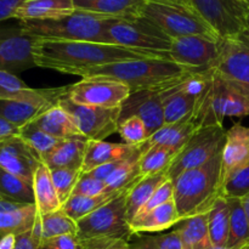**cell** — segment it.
Segmentation results:
<instances>
[{
	"label": "cell",
	"instance_id": "obj_11",
	"mask_svg": "<svg viewBox=\"0 0 249 249\" xmlns=\"http://www.w3.org/2000/svg\"><path fill=\"white\" fill-rule=\"evenodd\" d=\"M128 85L102 77L82 78L68 87L67 97L78 105L101 108H118L130 96Z\"/></svg>",
	"mask_w": 249,
	"mask_h": 249
},
{
	"label": "cell",
	"instance_id": "obj_8",
	"mask_svg": "<svg viewBox=\"0 0 249 249\" xmlns=\"http://www.w3.org/2000/svg\"><path fill=\"white\" fill-rule=\"evenodd\" d=\"M172 40L155 23L145 17L114 18L107 27L104 43L135 50L169 53Z\"/></svg>",
	"mask_w": 249,
	"mask_h": 249
},
{
	"label": "cell",
	"instance_id": "obj_21",
	"mask_svg": "<svg viewBox=\"0 0 249 249\" xmlns=\"http://www.w3.org/2000/svg\"><path fill=\"white\" fill-rule=\"evenodd\" d=\"M199 126L202 125L197 121L196 114L177 122V123L164 124L162 128L158 129L148 138V140L143 143L142 147L155 145L163 146V147L169 148L178 155L181 151V148L189 142V140L196 133Z\"/></svg>",
	"mask_w": 249,
	"mask_h": 249
},
{
	"label": "cell",
	"instance_id": "obj_10",
	"mask_svg": "<svg viewBox=\"0 0 249 249\" xmlns=\"http://www.w3.org/2000/svg\"><path fill=\"white\" fill-rule=\"evenodd\" d=\"M220 39L247 32L246 0H186Z\"/></svg>",
	"mask_w": 249,
	"mask_h": 249
},
{
	"label": "cell",
	"instance_id": "obj_24",
	"mask_svg": "<svg viewBox=\"0 0 249 249\" xmlns=\"http://www.w3.org/2000/svg\"><path fill=\"white\" fill-rule=\"evenodd\" d=\"M75 11L73 0H26L15 12L18 21H44L67 16Z\"/></svg>",
	"mask_w": 249,
	"mask_h": 249
},
{
	"label": "cell",
	"instance_id": "obj_46",
	"mask_svg": "<svg viewBox=\"0 0 249 249\" xmlns=\"http://www.w3.org/2000/svg\"><path fill=\"white\" fill-rule=\"evenodd\" d=\"M40 249H82L77 235H63L41 242Z\"/></svg>",
	"mask_w": 249,
	"mask_h": 249
},
{
	"label": "cell",
	"instance_id": "obj_5",
	"mask_svg": "<svg viewBox=\"0 0 249 249\" xmlns=\"http://www.w3.org/2000/svg\"><path fill=\"white\" fill-rule=\"evenodd\" d=\"M249 116V91L211 70V80L197 111L201 125L224 124L225 118Z\"/></svg>",
	"mask_w": 249,
	"mask_h": 249
},
{
	"label": "cell",
	"instance_id": "obj_14",
	"mask_svg": "<svg viewBox=\"0 0 249 249\" xmlns=\"http://www.w3.org/2000/svg\"><path fill=\"white\" fill-rule=\"evenodd\" d=\"M68 87L36 89L33 95L18 99H0V117L22 128L58 104L67 94Z\"/></svg>",
	"mask_w": 249,
	"mask_h": 249
},
{
	"label": "cell",
	"instance_id": "obj_33",
	"mask_svg": "<svg viewBox=\"0 0 249 249\" xmlns=\"http://www.w3.org/2000/svg\"><path fill=\"white\" fill-rule=\"evenodd\" d=\"M208 230L212 245L226 246L230 235V207L225 197H219L208 213Z\"/></svg>",
	"mask_w": 249,
	"mask_h": 249
},
{
	"label": "cell",
	"instance_id": "obj_12",
	"mask_svg": "<svg viewBox=\"0 0 249 249\" xmlns=\"http://www.w3.org/2000/svg\"><path fill=\"white\" fill-rule=\"evenodd\" d=\"M58 105L70 113L80 134L87 140L104 141L118 131L121 107L101 108L78 105L68 99L67 94L58 101Z\"/></svg>",
	"mask_w": 249,
	"mask_h": 249
},
{
	"label": "cell",
	"instance_id": "obj_1",
	"mask_svg": "<svg viewBox=\"0 0 249 249\" xmlns=\"http://www.w3.org/2000/svg\"><path fill=\"white\" fill-rule=\"evenodd\" d=\"M33 56L36 67L75 75L122 61L153 57L169 58L167 53L135 50L113 44L49 40L40 38H36L34 44Z\"/></svg>",
	"mask_w": 249,
	"mask_h": 249
},
{
	"label": "cell",
	"instance_id": "obj_34",
	"mask_svg": "<svg viewBox=\"0 0 249 249\" xmlns=\"http://www.w3.org/2000/svg\"><path fill=\"white\" fill-rule=\"evenodd\" d=\"M140 160L139 167L142 177H150V175L160 174V173L168 172L174 160L177 153L172 150L163 146H148L142 147L141 146Z\"/></svg>",
	"mask_w": 249,
	"mask_h": 249
},
{
	"label": "cell",
	"instance_id": "obj_53",
	"mask_svg": "<svg viewBox=\"0 0 249 249\" xmlns=\"http://www.w3.org/2000/svg\"><path fill=\"white\" fill-rule=\"evenodd\" d=\"M248 248H249V245L245 246V247H229V246H214V245H212L208 249H248Z\"/></svg>",
	"mask_w": 249,
	"mask_h": 249
},
{
	"label": "cell",
	"instance_id": "obj_32",
	"mask_svg": "<svg viewBox=\"0 0 249 249\" xmlns=\"http://www.w3.org/2000/svg\"><path fill=\"white\" fill-rule=\"evenodd\" d=\"M175 230L181 238L182 249H208L212 246L208 230V213L180 221Z\"/></svg>",
	"mask_w": 249,
	"mask_h": 249
},
{
	"label": "cell",
	"instance_id": "obj_31",
	"mask_svg": "<svg viewBox=\"0 0 249 249\" xmlns=\"http://www.w3.org/2000/svg\"><path fill=\"white\" fill-rule=\"evenodd\" d=\"M141 152L142 150L140 147L130 157L122 160L118 168L105 180L108 194H119V192L126 191L135 186L142 179L143 177L141 175L140 167H139Z\"/></svg>",
	"mask_w": 249,
	"mask_h": 249
},
{
	"label": "cell",
	"instance_id": "obj_9",
	"mask_svg": "<svg viewBox=\"0 0 249 249\" xmlns=\"http://www.w3.org/2000/svg\"><path fill=\"white\" fill-rule=\"evenodd\" d=\"M226 130L223 124L202 125L192 135L189 142L175 156L168 175L174 180L182 173L204 165L223 151Z\"/></svg>",
	"mask_w": 249,
	"mask_h": 249
},
{
	"label": "cell",
	"instance_id": "obj_13",
	"mask_svg": "<svg viewBox=\"0 0 249 249\" xmlns=\"http://www.w3.org/2000/svg\"><path fill=\"white\" fill-rule=\"evenodd\" d=\"M219 50L220 38L187 36L173 39L168 56L169 60L191 72H206L215 65Z\"/></svg>",
	"mask_w": 249,
	"mask_h": 249
},
{
	"label": "cell",
	"instance_id": "obj_48",
	"mask_svg": "<svg viewBox=\"0 0 249 249\" xmlns=\"http://www.w3.org/2000/svg\"><path fill=\"white\" fill-rule=\"evenodd\" d=\"M26 0H0V22L14 18L16 10Z\"/></svg>",
	"mask_w": 249,
	"mask_h": 249
},
{
	"label": "cell",
	"instance_id": "obj_41",
	"mask_svg": "<svg viewBox=\"0 0 249 249\" xmlns=\"http://www.w3.org/2000/svg\"><path fill=\"white\" fill-rule=\"evenodd\" d=\"M36 89L29 88L16 74L0 71V99H18L33 95Z\"/></svg>",
	"mask_w": 249,
	"mask_h": 249
},
{
	"label": "cell",
	"instance_id": "obj_29",
	"mask_svg": "<svg viewBox=\"0 0 249 249\" xmlns=\"http://www.w3.org/2000/svg\"><path fill=\"white\" fill-rule=\"evenodd\" d=\"M168 180H170L169 175H168V172H164L150 175V177H143L135 186L131 187L130 191L126 195L125 202L126 218L129 223H131L140 214L153 194Z\"/></svg>",
	"mask_w": 249,
	"mask_h": 249
},
{
	"label": "cell",
	"instance_id": "obj_35",
	"mask_svg": "<svg viewBox=\"0 0 249 249\" xmlns=\"http://www.w3.org/2000/svg\"><path fill=\"white\" fill-rule=\"evenodd\" d=\"M130 190V189H129ZM124 192V191H123ZM122 194V192H119ZM119 194H104L100 196L88 197V196H78V195H72L65 203L62 204V212L67 214L71 219L78 223L83 218L88 216L102 207L104 204L108 203L111 199L118 196Z\"/></svg>",
	"mask_w": 249,
	"mask_h": 249
},
{
	"label": "cell",
	"instance_id": "obj_45",
	"mask_svg": "<svg viewBox=\"0 0 249 249\" xmlns=\"http://www.w3.org/2000/svg\"><path fill=\"white\" fill-rule=\"evenodd\" d=\"M172 199H174V185H173L172 180H168L167 182H164V184L153 194V196L151 197L150 201L146 203V206L143 207L142 211L140 212V214H139L138 216L145 215V214L150 213L151 211L158 208L160 206L172 201ZM138 216H136V218H138Z\"/></svg>",
	"mask_w": 249,
	"mask_h": 249
},
{
	"label": "cell",
	"instance_id": "obj_56",
	"mask_svg": "<svg viewBox=\"0 0 249 249\" xmlns=\"http://www.w3.org/2000/svg\"><path fill=\"white\" fill-rule=\"evenodd\" d=\"M246 33H247V36H248V38H249V32H246Z\"/></svg>",
	"mask_w": 249,
	"mask_h": 249
},
{
	"label": "cell",
	"instance_id": "obj_40",
	"mask_svg": "<svg viewBox=\"0 0 249 249\" xmlns=\"http://www.w3.org/2000/svg\"><path fill=\"white\" fill-rule=\"evenodd\" d=\"M50 173L56 194L61 203L63 204L72 196L78 179L82 175V170L72 169V168H56V169H50Z\"/></svg>",
	"mask_w": 249,
	"mask_h": 249
},
{
	"label": "cell",
	"instance_id": "obj_20",
	"mask_svg": "<svg viewBox=\"0 0 249 249\" xmlns=\"http://www.w3.org/2000/svg\"><path fill=\"white\" fill-rule=\"evenodd\" d=\"M38 216L36 204H24L0 195V237L32 230Z\"/></svg>",
	"mask_w": 249,
	"mask_h": 249
},
{
	"label": "cell",
	"instance_id": "obj_19",
	"mask_svg": "<svg viewBox=\"0 0 249 249\" xmlns=\"http://www.w3.org/2000/svg\"><path fill=\"white\" fill-rule=\"evenodd\" d=\"M249 165V126L235 124L226 130L223 148L221 184L237 170ZM223 186V185H221Z\"/></svg>",
	"mask_w": 249,
	"mask_h": 249
},
{
	"label": "cell",
	"instance_id": "obj_51",
	"mask_svg": "<svg viewBox=\"0 0 249 249\" xmlns=\"http://www.w3.org/2000/svg\"><path fill=\"white\" fill-rule=\"evenodd\" d=\"M17 235L9 233L0 237V249H15L16 248Z\"/></svg>",
	"mask_w": 249,
	"mask_h": 249
},
{
	"label": "cell",
	"instance_id": "obj_27",
	"mask_svg": "<svg viewBox=\"0 0 249 249\" xmlns=\"http://www.w3.org/2000/svg\"><path fill=\"white\" fill-rule=\"evenodd\" d=\"M33 123L39 129L48 133L49 135L60 139V140L84 138L80 134L79 129L77 128L70 113L58 104L44 112L36 119H34Z\"/></svg>",
	"mask_w": 249,
	"mask_h": 249
},
{
	"label": "cell",
	"instance_id": "obj_54",
	"mask_svg": "<svg viewBox=\"0 0 249 249\" xmlns=\"http://www.w3.org/2000/svg\"><path fill=\"white\" fill-rule=\"evenodd\" d=\"M248 7V14H247V32H249V0H246Z\"/></svg>",
	"mask_w": 249,
	"mask_h": 249
},
{
	"label": "cell",
	"instance_id": "obj_28",
	"mask_svg": "<svg viewBox=\"0 0 249 249\" xmlns=\"http://www.w3.org/2000/svg\"><path fill=\"white\" fill-rule=\"evenodd\" d=\"M33 192L38 215L53 213L62 208L56 190L51 180L50 169L43 162L36 168L33 177Z\"/></svg>",
	"mask_w": 249,
	"mask_h": 249
},
{
	"label": "cell",
	"instance_id": "obj_25",
	"mask_svg": "<svg viewBox=\"0 0 249 249\" xmlns=\"http://www.w3.org/2000/svg\"><path fill=\"white\" fill-rule=\"evenodd\" d=\"M88 140L84 138L66 139L62 140L41 162L49 169L56 168H72L82 170L84 162Z\"/></svg>",
	"mask_w": 249,
	"mask_h": 249
},
{
	"label": "cell",
	"instance_id": "obj_49",
	"mask_svg": "<svg viewBox=\"0 0 249 249\" xmlns=\"http://www.w3.org/2000/svg\"><path fill=\"white\" fill-rule=\"evenodd\" d=\"M41 242L33 235L32 230L17 235L15 249H40Z\"/></svg>",
	"mask_w": 249,
	"mask_h": 249
},
{
	"label": "cell",
	"instance_id": "obj_7",
	"mask_svg": "<svg viewBox=\"0 0 249 249\" xmlns=\"http://www.w3.org/2000/svg\"><path fill=\"white\" fill-rule=\"evenodd\" d=\"M122 192L108 203L104 204L77 223L79 241L124 240L130 241L134 233L126 218V195Z\"/></svg>",
	"mask_w": 249,
	"mask_h": 249
},
{
	"label": "cell",
	"instance_id": "obj_39",
	"mask_svg": "<svg viewBox=\"0 0 249 249\" xmlns=\"http://www.w3.org/2000/svg\"><path fill=\"white\" fill-rule=\"evenodd\" d=\"M124 143L135 147H141L150 138V133L143 123V121L139 117H128L119 122L118 131Z\"/></svg>",
	"mask_w": 249,
	"mask_h": 249
},
{
	"label": "cell",
	"instance_id": "obj_38",
	"mask_svg": "<svg viewBox=\"0 0 249 249\" xmlns=\"http://www.w3.org/2000/svg\"><path fill=\"white\" fill-rule=\"evenodd\" d=\"M18 136L40 157L41 160L62 141L39 129L33 122L19 128Z\"/></svg>",
	"mask_w": 249,
	"mask_h": 249
},
{
	"label": "cell",
	"instance_id": "obj_4",
	"mask_svg": "<svg viewBox=\"0 0 249 249\" xmlns=\"http://www.w3.org/2000/svg\"><path fill=\"white\" fill-rule=\"evenodd\" d=\"M112 19L114 18L75 10L73 14L60 18L18 22L24 32L36 38L104 43L105 32Z\"/></svg>",
	"mask_w": 249,
	"mask_h": 249
},
{
	"label": "cell",
	"instance_id": "obj_50",
	"mask_svg": "<svg viewBox=\"0 0 249 249\" xmlns=\"http://www.w3.org/2000/svg\"><path fill=\"white\" fill-rule=\"evenodd\" d=\"M18 126L14 125L10 122H7L6 119L0 117V142L5 140H9L11 138H15V136H18Z\"/></svg>",
	"mask_w": 249,
	"mask_h": 249
},
{
	"label": "cell",
	"instance_id": "obj_15",
	"mask_svg": "<svg viewBox=\"0 0 249 249\" xmlns=\"http://www.w3.org/2000/svg\"><path fill=\"white\" fill-rule=\"evenodd\" d=\"M212 70L249 91V38L247 33L220 39L219 57Z\"/></svg>",
	"mask_w": 249,
	"mask_h": 249
},
{
	"label": "cell",
	"instance_id": "obj_22",
	"mask_svg": "<svg viewBox=\"0 0 249 249\" xmlns=\"http://www.w3.org/2000/svg\"><path fill=\"white\" fill-rule=\"evenodd\" d=\"M75 10L92 12L109 18L142 16L147 0H73Z\"/></svg>",
	"mask_w": 249,
	"mask_h": 249
},
{
	"label": "cell",
	"instance_id": "obj_57",
	"mask_svg": "<svg viewBox=\"0 0 249 249\" xmlns=\"http://www.w3.org/2000/svg\"><path fill=\"white\" fill-rule=\"evenodd\" d=\"M248 249H249V248H248Z\"/></svg>",
	"mask_w": 249,
	"mask_h": 249
},
{
	"label": "cell",
	"instance_id": "obj_36",
	"mask_svg": "<svg viewBox=\"0 0 249 249\" xmlns=\"http://www.w3.org/2000/svg\"><path fill=\"white\" fill-rule=\"evenodd\" d=\"M0 195L24 204H34L33 184L0 168Z\"/></svg>",
	"mask_w": 249,
	"mask_h": 249
},
{
	"label": "cell",
	"instance_id": "obj_37",
	"mask_svg": "<svg viewBox=\"0 0 249 249\" xmlns=\"http://www.w3.org/2000/svg\"><path fill=\"white\" fill-rule=\"evenodd\" d=\"M230 207V235L229 247H245L249 245V223L243 209L242 201L238 198H226Z\"/></svg>",
	"mask_w": 249,
	"mask_h": 249
},
{
	"label": "cell",
	"instance_id": "obj_55",
	"mask_svg": "<svg viewBox=\"0 0 249 249\" xmlns=\"http://www.w3.org/2000/svg\"><path fill=\"white\" fill-rule=\"evenodd\" d=\"M172 1H182V2H186V0H172Z\"/></svg>",
	"mask_w": 249,
	"mask_h": 249
},
{
	"label": "cell",
	"instance_id": "obj_26",
	"mask_svg": "<svg viewBox=\"0 0 249 249\" xmlns=\"http://www.w3.org/2000/svg\"><path fill=\"white\" fill-rule=\"evenodd\" d=\"M174 199L162 204L145 215L138 216L130 223L134 235L145 232H162L180 223Z\"/></svg>",
	"mask_w": 249,
	"mask_h": 249
},
{
	"label": "cell",
	"instance_id": "obj_47",
	"mask_svg": "<svg viewBox=\"0 0 249 249\" xmlns=\"http://www.w3.org/2000/svg\"><path fill=\"white\" fill-rule=\"evenodd\" d=\"M79 242L82 249H131L129 241L124 240H89Z\"/></svg>",
	"mask_w": 249,
	"mask_h": 249
},
{
	"label": "cell",
	"instance_id": "obj_43",
	"mask_svg": "<svg viewBox=\"0 0 249 249\" xmlns=\"http://www.w3.org/2000/svg\"><path fill=\"white\" fill-rule=\"evenodd\" d=\"M249 195V165L229 177L221 186V196L242 199Z\"/></svg>",
	"mask_w": 249,
	"mask_h": 249
},
{
	"label": "cell",
	"instance_id": "obj_42",
	"mask_svg": "<svg viewBox=\"0 0 249 249\" xmlns=\"http://www.w3.org/2000/svg\"><path fill=\"white\" fill-rule=\"evenodd\" d=\"M131 249H182L181 238L177 230L155 236H143L134 243Z\"/></svg>",
	"mask_w": 249,
	"mask_h": 249
},
{
	"label": "cell",
	"instance_id": "obj_6",
	"mask_svg": "<svg viewBox=\"0 0 249 249\" xmlns=\"http://www.w3.org/2000/svg\"><path fill=\"white\" fill-rule=\"evenodd\" d=\"M142 17L155 23L170 39L187 36L219 38L214 29L187 2L147 0Z\"/></svg>",
	"mask_w": 249,
	"mask_h": 249
},
{
	"label": "cell",
	"instance_id": "obj_3",
	"mask_svg": "<svg viewBox=\"0 0 249 249\" xmlns=\"http://www.w3.org/2000/svg\"><path fill=\"white\" fill-rule=\"evenodd\" d=\"M223 151L204 165L187 170L172 180L180 220L209 213L221 197Z\"/></svg>",
	"mask_w": 249,
	"mask_h": 249
},
{
	"label": "cell",
	"instance_id": "obj_2",
	"mask_svg": "<svg viewBox=\"0 0 249 249\" xmlns=\"http://www.w3.org/2000/svg\"><path fill=\"white\" fill-rule=\"evenodd\" d=\"M196 72L169 58H141L122 61L83 72L79 77H102L128 85L131 94L142 90H160L177 85Z\"/></svg>",
	"mask_w": 249,
	"mask_h": 249
},
{
	"label": "cell",
	"instance_id": "obj_30",
	"mask_svg": "<svg viewBox=\"0 0 249 249\" xmlns=\"http://www.w3.org/2000/svg\"><path fill=\"white\" fill-rule=\"evenodd\" d=\"M32 232L40 242H44L58 236L77 235L78 226L73 219L60 209L53 213L36 216Z\"/></svg>",
	"mask_w": 249,
	"mask_h": 249
},
{
	"label": "cell",
	"instance_id": "obj_17",
	"mask_svg": "<svg viewBox=\"0 0 249 249\" xmlns=\"http://www.w3.org/2000/svg\"><path fill=\"white\" fill-rule=\"evenodd\" d=\"M163 90H142L133 92L121 107L119 122L128 117H139L148 129L150 136L164 125Z\"/></svg>",
	"mask_w": 249,
	"mask_h": 249
},
{
	"label": "cell",
	"instance_id": "obj_52",
	"mask_svg": "<svg viewBox=\"0 0 249 249\" xmlns=\"http://www.w3.org/2000/svg\"><path fill=\"white\" fill-rule=\"evenodd\" d=\"M242 206H243V209H245V213L246 215H247V219H248V223H249V195H247L246 197H243L242 199Z\"/></svg>",
	"mask_w": 249,
	"mask_h": 249
},
{
	"label": "cell",
	"instance_id": "obj_18",
	"mask_svg": "<svg viewBox=\"0 0 249 249\" xmlns=\"http://www.w3.org/2000/svg\"><path fill=\"white\" fill-rule=\"evenodd\" d=\"M40 163V157L19 136L0 142V168L6 172L33 182Z\"/></svg>",
	"mask_w": 249,
	"mask_h": 249
},
{
	"label": "cell",
	"instance_id": "obj_44",
	"mask_svg": "<svg viewBox=\"0 0 249 249\" xmlns=\"http://www.w3.org/2000/svg\"><path fill=\"white\" fill-rule=\"evenodd\" d=\"M104 194H108L105 181L97 179V178L91 177V175L88 174V173H82V175H80L79 179H78V182L77 185H75L74 190H73L72 195L95 197Z\"/></svg>",
	"mask_w": 249,
	"mask_h": 249
},
{
	"label": "cell",
	"instance_id": "obj_16",
	"mask_svg": "<svg viewBox=\"0 0 249 249\" xmlns=\"http://www.w3.org/2000/svg\"><path fill=\"white\" fill-rule=\"evenodd\" d=\"M36 38L22 27L0 28V71L17 74L36 67L33 49Z\"/></svg>",
	"mask_w": 249,
	"mask_h": 249
},
{
	"label": "cell",
	"instance_id": "obj_23",
	"mask_svg": "<svg viewBox=\"0 0 249 249\" xmlns=\"http://www.w3.org/2000/svg\"><path fill=\"white\" fill-rule=\"evenodd\" d=\"M140 147L126 145V143H116L104 141L88 140L87 151H85L84 162H83L82 173H89L95 168L104 165L113 160H124L130 157Z\"/></svg>",
	"mask_w": 249,
	"mask_h": 249
}]
</instances>
